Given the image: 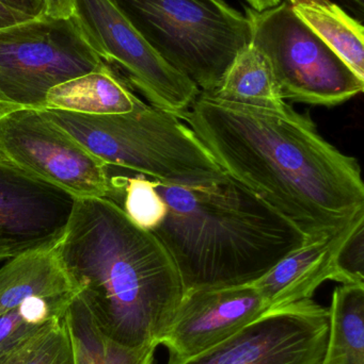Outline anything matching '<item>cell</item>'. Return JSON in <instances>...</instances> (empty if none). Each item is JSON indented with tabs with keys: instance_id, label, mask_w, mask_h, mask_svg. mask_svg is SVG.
Listing matches in <instances>:
<instances>
[{
	"instance_id": "obj_19",
	"label": "cell",
	"mask_w": 364,
	"mask_h": 364,
	"mask_svg": "<svg viewBox=\"0 0 364 364\" xmlns=\"http://www.w3.org/2000/svg\"><path fill=\"white\" fill-rule=\"evenodd\" d=\"M328 346L322 364H364V284H341L329 308Z\"/></svg>"
},
{
	"instance_id": "obj_7",
	"label": "cell",
	"mask_w": 364,
	"mask_h": 364,
	"mask_svg": "<svg viewBox=\"0 0 364 364\" xmlns=\"http://www.w3.org/2000/svg\"><path fill=\"white\" fill-rule=\"evenodd\" d=\"M96 53L78 18L30 21L0 29V93L19 108H44L47 94L95 70Z\"/></svg>"
},
{
	"instance_id": "obj_13",
	"label": "cell",
	"mask_w": 364,
	"mask_h": 364,
	"mask_svg": "<svg viewBox=\"0 0 364 364\" xmlns=\"http://www.w3.org/2000/svg\"><path fill=\"white\" fill-rule=\"evenodd\" d=\"M343 229L308 240L252 284L269 310L309 301L324 282H335L333 259Z\"/></svg>"
},
{
	"instance_id": "obj_32",
	"label": "cell",
	"mask_w": 364,
	"mask_h": 364,
	"mask_svg": "<svg viewBox=\"0 0 364 364\" xmlns=\"http://www.w3.org/2000/svg\"><path fill=\"white\" fill-rule=\"evenodd\" d=\"M4 115V113L0 112V117H2Z\"/></svg>"
},
{
	"instance_id": "obj_6",
	"label": "cell",
	"mask_w": 364,
	"mask_h": 364,
	"mask_svg": "<svg viewBox=\"0 0 364 364\" xmlns=\"http://www.w3.org/2000/svg\"><path fill=\"white\" fill-rule=\"evenodd\" d=\"M250 43L271 63L282 98L335 107L363 93L364 80L318 38L286 1L256 12L246 8Z\"/></svg>"
},
{
	"instance_id": "obj_28",
	"label": "cell",
	"mask_w": 364,
	"mask_h": 364,
	"mask_svg": "<svg viewBox=\"0 0 364 364\" xmlns=\"http://www.w3.org/2000/svg\"><path fill=\"white\" fill-rule=\"evenodd\" d=\"M249 8L256 12H262V11L269 10V9L274 8L281 4L282 0H245Z\"/></svg>"
},
{
	"instance_id": "obj_21",
	"label": "cell",
	"mask_w": 364,
	"mask_h": 364,
	"mask_svg": "<svg viewBox=\"0 0 364 364\" xmlns=\"http://www.w3.org/2000/svg\"><path fill=\"white\" fill-rule=\"evenodd\" d=\"M111 181L117 191L115 203L121 199L120 207L135 225L152 232L162 224L167 207L154 179L138 174L111 177Z\"/></svg>"
},
{
	"instance_id": "obj_29",
	"label": "cell",
	"mask_w": 364,
	"mask_h": 364,
	"mask_svg": "<svg viewBox=\"0 0 364 364\" xmlns=\"http://www.w3.org/2000/svg\"><path fill=\"white\" fill-rule=\"evenodd\" d=\"M17 255L21 254L16 252V250H13V248L0 245V262L9 260V259L13 258V257L17 256Z\"/></svg>"
},
{
	"instance_id": "obj_5",
	"label": "cell",
	"mask_w": 364,
	"mask_h": 364,
	"mask_svg": "<svg viewBox=\"0 0 364 364\" xmlns=\"http://www.w3.org/2000/svg\"><path fill=\"white\" fill-rule=\"evenodd\" d=\"M137 29L201 92H213L250 43L245 14L227 0H117Z\"/></svg>"
},
{
	"instance_id": "obj_25",
	"label": "cell",
	"mask_w": 364,
	"mask_h": 364,
	"mask_svg": "<svg viewBox=\"0 0 364 364\" xmlns=\"http://www.w3.org/2000/svg\"><path fill=\"white\" fill-rule=\"evenodd\" d=\"M51 326H53V325H51ZM46 331H43V333L36 336V337L31 338V339L27 340V341L24 342V343L14 346V348H11V350L0 354V364H24L28 355L30 354L32 348L36 346V342L40 340L43 333Z\"/></svg>"
},
{
	"instance_id": "obj_14",
	"label": "cell",
	"mask_w": 364,
	"mask_h": 364,
	"mask_svg": "<svg viewBox=\"0 0 364 364\" xmlns=\"http://www.w3.org/2000/svg\"><path fill=\"white\" fill-rule=\"evenodd\" d=\"M143 104L128 83L104 61L92 72L51 89L43 109L113 115L132 112Z\"/></svg>"
},
{
	"instance_id": "obj_31",
	"label": "cell",
	"mask_w": 364,
	"mask_h": 364,
	"mask_svg": "<svg viewBox=\"0 0 364 364\" xmlns=\"http://www.w3.org/2000/svg\"><path fill=\"white\" fill-rule=\"evenodd\" d=\"M348 2L352 6L353 10L359 11L360 15L363 14L364 0H348Z\"/></svg>"
},
{
	"instance_id": "obj_8",
	"label": "cell",
	"mask_w": 364,
	"mask_h": 364,
	"mask_svg": "<svg viewBox=\"0 0 364 364\" xmlns=\"http://www.w3.org/2000/svg\"><path fill=\"white\" fill-rule=\"evenodd\" d=\"M0 155L76 198L115 201L109 166L36 109L0 117Z\"/></svg>"
},
{
	"instance_id": "obj_24",
	"label": "cell",
	"mask_w": 364,
	"mask_h": 364,
	"mask_svg": "<svg viewBox=\"0 0 364 364\" xmlns=\"http://www.w3.org/2000/svg\"><path fill=\"white\" fill-rule=\"evenodd\" d=\"M38 17L45 21H68L78 18V0H40Z\"/></svg>"
},
{
	"instance_id": "obj_1",
	"label": "cell",
	"mask_w": 364,
	"mask_h": 364,
	"mask_svg": "<svg viewBox=\"0 0 364 364\" xmlns=\"http://www.w3.org/2000/svg\"><path fill=\"white\" fill-rule=\"evenodd\" d=\"M182 119L224 174L298 227L333 235L364 213L358 161L325 140L288 104L259 108L201 92Z\"/></svg>"
},
{
	"instance_id": "obj_2",
	"label": "cell",
	"mask_w": 364,
	"mask_h": 364,
	"mask_svg": "<svg viewBox=\"0 0 364 364\" xmlns=\"http://www.w3.org/2000/svg\"><path fill=\"white\" fill-rule=\"evenodd\" d=\"M56 250L107 337L126 348L160 346L184 288L154 233L135 225L111 199L77 198Z\"/></svg>"
},
{
	"instance_id": "obj_16",
	"label": "cell",
	"mask_w": 364,
	"mask_h": 364,
	"mask_svg": "<svg viewBox=\"0 0 364 364\" xmlns=\"http://www.w3.org/2000/svg\"><path fill=\"white\" fill-rule=\"evenodd\" d=\"M286 1L295 14L364 80L363 23L331 0Z\"/></svg>"
},
{
	"instance_id": "obj_20",
	"label": "cell",
	"mask_w": 364,
	"mask_h": 364,
	"mask_svg": "<svg viewBox=\"0 0 364 364\" xmlns=\"http://www.w3.org/2000/svg\"><path fill=\"white\" fill-rule=\"evenodd\" d=\"M77 294L33 296L0 316V354L62 320Z\"/></svg>"
},
{
	"instance_id": "obj_22",
	"label": "cell",
	"mask_w": 364,
	"mask_h": 364,
	"mask_svg": "<svg viewBox=\"0 0 364 364\" xmlns=\"http://www.w3.org/2000/svg\"><path fill=\"white\" fill-rule=\"evenodd\" d=\"M335 282L364 284V213L342 230L333 259Z\"/></svg>"
},
{
	"instance_id": "obj_12",
	"label": "cell",
	"mask_w": 364,
	"mask_h": 364,
	"mask_svg": "<svg viewBox=\"0 0 364 364\" xmlns=\"http://www.w3.org/2000/svg\"><path fill=\"white\" fill-rule=\"evenodd\" d=\"M269 311L254 284L186 291L162 346L169 359L202 354L258 320Z\"/></svg>"
},
{
	"instance_id": "obj_11",
	"label": "cell",
	"mask_w": 364,
	"mask_h": 364,
	"mask_svg": "<svg viewBox=\"0 0 364 364\" xmlns=\"http://www.w3.org/2000/svg\"><path fill=\"white\" fill-rule=\"evenodd\" d=\"M76 200L0 155V245L19 254L55 245Z\"/></svg>"
},
{
	"instance_id": "obj_23",
	"label": "cell",
	"mask_w": 364,
	"mask_h": 364,
	"mask_svg": "<svg viewBox=\"0 0 364 364\" xmlns=\"http://www.w3.org/2000/svg\"><path fill=\"white\" fill-rule=\"evenodd\" d=\"M24 364H75L72 342L64 318L43 333Z\"/></svg>"
},
{
	"instance_id": "obj_18",
	"label": "cell",
	"mask_w": 364,
	"mask_h": 364,
	"mask_svg": "<svg viewBox=\"0 0 364 364\" xmlns=\"http://www.w3.org/2000/svg\"><path fill=\"white\" fill-rule=\"evenodd\" d=\"M75 364H153L157 346L132 348L107 337L85 301L76 295L64 316Z\"/></svg>"
},
{
	"instance_id": "obj_15",
	"label": "cell",
	"mask_w": 364,
	"mask_h": 364,
	"mask_svg": "<svg viewBox=\"0 0 364 364\" xmlns=\"http://www.w3.org/2000/svg\"><path fill=\"white\" fill-rule=\"evenodd\" d=\"M77 294L56 244L17 255L0 267V316L33 296Z\"/></svg>"
},
{
	"instance_id": "obj_10",
	"label": "cell",
	"mask_w": 364,
	"mask_h": 364,
	"mask_svg": "<svg viewBox=\"0 0 364 364\" xmlns=\"http://www.w3.org/2000/svg\"><path fill=\"white\" fill-rule=\"evenodd\" d=\"M329 326L328 308L309 299L269 309L219 346L167 364H322Z\"/></svg>"
},
{
	"instance_id": "obj_9",
	"label": "cell",
	"mask_w": 364,
	"mask_h": 364,
	"mask_svg": "<svg viewBox=\"0 0 364 364\" xmlns=\"http://www.w3.org/2000/svg\"><path fill=\"white\" fill-rule=\"evenodd\" d=\"M78 9L96 53L121 68L149 105L179 117L190 108L199 87L154 49L117 0H78Z\"/></svg>"
},
{
	"instance_id": "obj_26",
	"label": "cell",
	"mask_w": 364,
	"mask_h": 364,
	"mask_svg": "<svg viewBox=\"0 0 364 364\" xmlns=\"http://www.w3.org/2000/svg\"><path fill=\"white\" fill-rule=\"evenodd\" d=\"M34 17L36 16H32L24 11L17 10V9L6 6V4L0 1V29L30 21Z\"/></svg>"
},
{
	"instance_id": "obj_27",
	"label": "cell",
	"mask_w": 364,
	"mask_h": 364,
	"mask_svg": "<svg viewBox=\"0 0 364 364\" xmlns=\"http://www.w3.org/2000/svg\"><path fill=\"white\" fill-rule=\"evenodd\" d=\"M0 1L17 10L24 11L32 16H38L40 14V0H0Z\"/></svg>"
},
{
	"instance_id": "obj_3",
	"label": "cell",
	"mask_w": 364,
	"mask_h": 364,
	"mask_svg": "<svg viewBox=\"0 0 364 364\" xmlns=\"http://www.w3.org/2000/svg\"><path fill=\"white\" fill-rule=\"evenodd\" d=\"M155 183L167 212L152 233L175 262L184 292L254 284L309 240L228 175L194 186Z\"/></svg>"
},
{
	"instance_id": "obj_4",
	"label": "cell",
	"mask_w": 364,
	"mask_h": 364,
	"mask_svg": "<svg viewBox=\"0 0 364 364\" xmlns=\"http://www.w3.org/2000/svg\"><path fill=\"white\" fill-rule=\"evenodd\" d=\"M41 111L108 166L184 186L211 183L227 177L179 115L145 102L124 114Z\"/></svg>"
},
{
	"instance_id": "obj_17",
	"label": "cell",
	"mask_w": 364,
	"mask_h": 364,
	"mask_svg": "<svg viewBox=\"0 0 364 364\" xmlns=\"http://www.w3.org/2000/svg\"><path fill=\"white\" fill-rule=\"evenodd\" d=\"M209 93L227 102L259 108L278 109L286 104L271 63L251 43L239 51L218 87Z\"/></svg>"
},
{
	"instance_id": "obj_30",
	"label": "cell",
	"mask_w": 364,
	"mask_h": 364,
	"mask_svg": "<svg viewBox=\"0 0 364 364\" xmlns=\"http://www.w3.org/2000/svg\"><path fill=\"white\" fill-rule=\"evenodd\" d=\"M19 108V107L15 106L12 102H9L1 93H0V112L6 113L10 112V111L14 110V109Z\"/></svg>"
}]
</instances>
